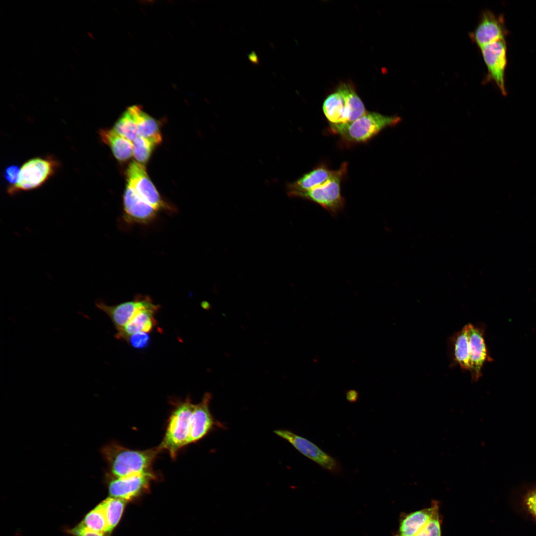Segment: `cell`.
Here are the masks:
<instances>
[{"instance_id": "9c48e42d", "label": "cell", "mask_w": 536, "mask_h": 536, "mask_svg": "<svg viewBox=\"0 0 536 536\" xmlns=\"http://www.w3.org/2000/svg\"><path fill=\"white\" fill-rule=\"evenodd\" d=\"M96 307L104 312L111 319L117 332L121 331L138 311L145 308L159 309L160 306L154 304L150 297L137 295L132 301L115 305H107L99 300L95 302Z\"/></svg>"}, {"instance_id": "83f0119b", "label": "cell", "mask_w": 536, "mask_h": 536, "mask_svg": "<svg viewBox=\"0 0 536 536\" xmlns=\"http://www.w3.org/2000/svg\"><path fill=\"white\" fill-rule=\"evenodd\" d=\"M20 169L16 165H11L7 167L3 172V177L9 186L15 185L18 179Z\"/></svg>"}, {"instance_id": "8992f818", "label": "cell", "mask_w": 536, "mask_h": 536, "mask_svg": "<svg viewBox=\"0 0 536 536\" xmlns=\"http://www.w3.org/2000/svg\"><path fill=\"white\" fill-rule=\"evenodd\" d=\"M487 69V80L494 82L503 94H506L505 70L507 64L506 39L496 41L480 48Z\"/></svg>"}, {"instance_id": "484cf974", "label": "cell", "mask_w": 536, "mask_h": 536, "mask_svg": "<svg viewBox=\"0 0 536 536\" xmlns=\"http://www.w3.org/2000/svg\"><path fill=\"white\" fill-rule=\"evenodd\" d=\"M442 521L438 509L415 536H442Z\"/></svg>"}, {"instance_id": "3957f363", "label": "cell", "mask_w": 536, "mask_h": 536, "mask_svg": "<svg viewBox=\"0 0 536 536\" xmlns=\"http://www.w3.org/2000/svg\"><path fill=\"white\" fill-rule=\"evenodd\" d=\"M195 404L189 398L179 402L169 417L164 437L158 447L161 451H167L172 458L185 446Z\"/></svg>"}, {"instance_id": "277c9868", "label": "cell", "mask_w": 536, "mask_h": 536, "mask_svg": "<svg viewBox=\"0 0 536 536\" xmlns=\"http://www.w3.org/2000/svg\"><path fill=\"white\" fill-rule=\"evenodd\" d=\"M59 167V162L52 156L27 160L20 168L17 183L8 187V194L14 195L39 188L55 174Z\"/></svg>"}, {"instance_id": "30bf717a", "label": "cell", "mask_w": 536, "mask_h": 536, "mask_svg": "<svg viewBox=\"0 0 536 536\" xmlns=\"http://www.w3.org/2000/svg\"><path fill=\"white\" fill-rule=\"evenodd\" d=\"M110 476L108 486L110 495L124 500L138 496L148 487L155 476L152 471L124 477Z\"/></svg>"}, {"instance_id": "f546056e", "label": "cell", "mask_w": 536, "mask_h": 536, "mask_svg": "<svg viewBox=\"0 0 536 536\" xmlns=\"http://www.w3.org/2000/svg\"><path fill=\"white\" fill-rule=\"evenodd\" d=\"M529 509L536 517V490L532 492L526 500Z\"/></svg>"}, {"instance_id": "5b68a950", "label": "cell", "mask_w": 536, "mask_h": 536, "mask_svg": "<svg viewBox=\"0 0 536 536\" xmlns=\"http://www.w3.org/2000/svg\"><path fill=\"white\" fill-rule=\"evenodd\" d=\"M347 163H343L337 170L335 175L326 184L317 188L298 193L294 197L317 203L332 215H336L345 205V199L341 194L340 185L347 173Z\"/></svg>"}, {"instance_id": "e0dca14e", "label": "cell", "mask_w": 536, "mask_h": 536, "mask_svg": "<svg viewBox=\"0 0 536 536\" xmlns=\"http://www.w3.org/2000/svg\"><path fill=\"white\" fill-rule=\"evenodd\" d=\"M323 111L330 124H338L350 122V104L346 95L338 88L326 98L323 104Z\"/></svg>"}, {"instance_id": "4dcf8cb0", "label": "cell", "mask_w": 536, "mask_h": 536, "mask_svg": "<svg viewBox=\"0 0 536 536\" xmlns=\"http://www.w3.org/2000/svg\"><path fill=\"white\" fill-rule=\"evenodd\" d=\"M359 393L355 390L350 389L346 392V399L351 403L356 402L359 399Z\"/></svg>"}, {"instance_id": "d6986e66", "label": "cell", "mask_w": 536, "mask_h": 536, "mask_svg": "<svg viewBox=\"0 0 536 536\" xmlns=\"http://www.w3.org/2000/svg\"><path fill=\"white\" fill-rule=\"evenodd\" d=\"M449 348L453 365H458L462 370L469 371V344L467 324L450 337Z\"/></svg>"}, {"instance_id": "4316f807", "label": "cell", "mask_w": 536, "mask_h": 536, "mask_svg": "<svg viewBox=\"0 0 536 536\" xmlns=\"http://www.w3.org/2000/svg\"><path fill=\"white\" fill-rule=\"evenodd\" d=\"M125 340L134 348L142 349L148 345L150 336L149 333L139 332L128 336Z\"/></svg>"}, {"instance_id": "ac0fdd59", "label": "cell", "mask_w": 536, "mask_h": 536, "mask_svg": "<svg viewBox=\"0 0 536 536\" xmlns=\"http://www.w3.org/2000/svg\"><path fill=\"white\" fill-rule=\"evenodd\" d=\"M159 310L156 308H145L136 312L130 321L115 336L119 339H125L129 335L139 332L150 333L156 325L154 315Z\"/></svg>"}, {"instance_id": "cb8c5ba5", "label": "cell", "mask_w": 536, "mask_h": 536, "mask_svg": "<svg viewBox=\"0 0 536 536\" xmlns=\"http://www.w3.org/2000/svg\"><path fill=\"white\" fill-rule=\"evenodd\" d=\"M81 523L94 531L104 534L108 533L106 519L100 504L85 516Z\"/></svg>"}, {"instance_id": "6da1fadb", "label": "cell", "mask_w": 536, "mask_h": 536, "mask_svg": "<svg viewBox=\"0 0 536 536\" xmlns=\"http://www.w3.org/2000/svg\"><path fill=\"white\" fill-rule=\"evenodd\" d=\"M160 452L158 447L136 450L116 443L109 444L101 450L103 457L108 464L110 475L116 477L152 471L151 467Z\"/></svg>"}, {"instance_id": "4fadbf2b", "label": "cell", "mask_w": 536, "mask_h": 536, "mask_svg": "<svg viewBox=\"0 0 536 536\" xmlns=\"http://www.w3.org/2000/svg\"><path fill=\"white\" fill-rule=\"evenodd\" d=\"M469 344V371L471 381L476 382L481 376L482 368L488 361V355L483 330L472 324H467Z\"/></svg>"}, {"instance_id": "ba28073f", "label": "cell", "mask_w": 536, "mask_h": 536, "mask_svg": "<svg viewBox=\"0 0 536 536\" xmlns=\"http://www.w3.org/2000/svg\"><path fill=\"white\" fill-rule=\"evenodd\" d=\"M128 184L131 185L140 197L157 211L171 210L170 206L162 200L150 180L144 166L136 161L132 162L127 170Z\"/></svg>"}, {"instance_id": "8fae6325", "label": "cell", "mask_w": 536, "mask_h": 536, "mask_svg": "<svg viewBox=\"0 0 536 536\" xmlns=\"http://www.w3.org/2000/svg\"><path fill=\"white\" fill-rule=\"evenodd\" d=\"M508 31L503 16L496 15L489 10L483 12L480 20L471 34L472 40L479 47L491 42L506 39Z\"/></svg>"}, {"instance_id": "7402d4cb", "label": "cell", "mask_w": 536, "mask_h": 536, "mask_svg": "<svg viewBox=\"0 0 536 536\" xmlns=\"http://www.w3.org/2000/svg\"><path fill=\"white\" fill-rule=\"evenodd\" d=\"M113 129L132 142L138 136L136 121L131 107L116 121Z\"/></svg>"}, {"instance_id": "d4e9b609", "label": "cell", "mask_w": 536, "mask_h": 536, "mask_svg": "<svg viewBox=\"0 0 536 536\" xmlns=\"http://www.w3.org/2000/svg\"><path fill=\"white\" fill-rule=\"evenodd\" d=\"M133 143V155L136 161L142 165L145 164L155 145L140 136H138Z\"/></svg>"}, {"instance_id": "603a6c76", "label": "cell", "mask_w": 536, "mask_h": 536, "mask_svg": "<svg viewBox=\"0 0 536 536\" xmlns=\"http://www.w3.org/2000/svg\"><path fill=\"white\" fill-rule=\"evenodd\" d=\"M125 504L126 500L112 497L107 498L100 504L106 519L108 533H110L118 524Z\"/></svg>"}, {"instance_id": "7c38bea8", "label": "cell", "mask_w": 536, "mask_h": 536, "mask_svg": "<svg viewBox=\"0 0 536 536\" xmlns=\"http://www.w3.org/2000/svg\"><path fill=\"white\" fill-rule=\"evenodd\" d=\"M211 398L210 393H206L201 401L195 404L185 446L200 440L215 426H221L214 420L210 411L209 406Z\"/></svg>"}, {"instance_id": "7a4b0ae2", "label": "cell", "mask_w": 536, "mask_h": 536, "mask_svg": "<svg viewBox=\"0 0 536 536\" xmlns=\"http://www.w3.org/2000/svg\"><path fill=\"white\" fill-rule=\"evenodd\" d=\"M401 121L398 116H387L367 111L355 120L347 123L330 124L329 130L338 135L346 143L366 142L388 127L396 126Z\"/></svg>"}, {"instance_id": "5bb4252c", "label": "cell", "mask_w": 536, "mask_h": 536, "mask_svg": "<svg viewBox=\"0 0 536 536\" xmlns=\"http://www.w3.org/2000/svg\"><path fill=\"white\" fill-rule=\"evenodd\" d=\"M125 219L130 223L147 224L154 220L157 211L143 201L127 184L123 196Z\"/></svg>"}, {"instance_id": "52a82bcc", "label": "cell", "mask_w": 536, "mask_h": 536, "mask_svg": "<svg viewBox=\"0 0 536 536\" xmlns=\"http://www.w3.org/2000/svg\"><path fill=\"white\" fill-rule=\"evenodd\" d=\"M274 433L327 470L334 473L341 472V467L338 461L307 439L287 430H275Z\"/></svg>"}, {"instance_id": "2e32d148", "label": "cell", "mask_w": 536, "mask_h": 536, "mask_svg": "<svg viewBox=\"0 0 536 536\" xmlns=\"http://www.w3.org/2000/svg\"><path fill=\"white\" fill-rule=\"evenodd\" d=\"M336 170L321 164L287 186L288 194L294 196L320 187L328 182L336 174Z\"/></svg>"}, {"instance_id": "44dd1931", "label": "cell", "mask_w": 536, "mask_h": 536, "mask_svg": "<svg viewBox=\"0 0 536 536\" xmlns=\"http://www.w3.org/2000/svg\"><path fill=\"white\" fill-rule=\"evenodd\" d=\"M134 114L138 129V135L155 145L162 141L158 123L136 105L131 106Z\"/></svg>"}, {"instance_id": "f1b7e54d", "label": "cell", "mask_w": 536, "mask_h": 536, "mask_svg": "<svg viewBox=\"0 0 536 536\" xmlns=\"http://www.w3.org/2000/svg\"><path fill=\"white\" fill-rule=\"evenodd\" d=\"M68 532L74 536H104V534L91 530L82 523L70 529Z\"/></svg>"}, {"instance_id": "ffe728a7", "label": "cell", "mask_w": 536, "mask_h": 536, "mask_svg": "<svg viewBox=\"0 0 536 536\" xmlns=\"http://www.w3.org/2000/svg\"><path fill=\"white\" fill-rule=\"evenodd\" d=\"M99 135L102 141L109 146L115 157L125 161L133 155V143L112 129H100Z\"/></svg>"}, {"instance_id": "9a60e30c", "label": "cell", "mask_w": 536, "mask_h": 536, "mask_svg": "<svg viewBox=\"0 0 536 536\" xmlns=\"http://www.w3.org/2000/svg\"><path fill=\"white\" fill-rule=\"evenodd\" d=\"M438 509L439 501L433 500L430 507L409 513H402L398 529L394 536H415Z\"/></svg>"}]
</instances>
